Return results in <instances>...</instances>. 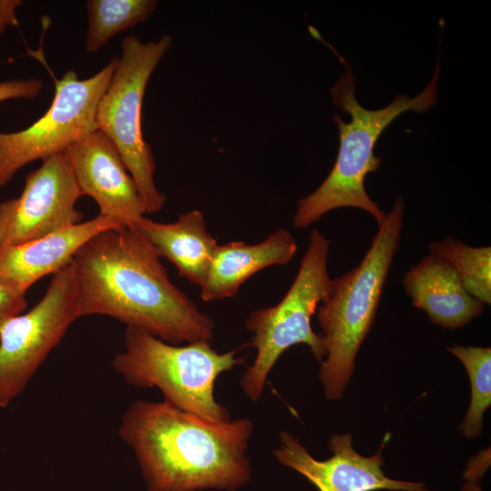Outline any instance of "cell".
<instances>
[{
    "label": "cell",
    "mask_w": 491,
    "mask_h": 491,
    "mask_svg": "<svg viewBox=\"0 0 491 491\" xmlns=\"http://www.w3.org/2000/svg\"><path fill=\"white\" fill-rule=\"evenodd\" d=\"M123 226L121 220L98 214L44 237L0 247V282L26 293L42 277L69 265L76 251L95 234Z\"/></svg>",
    "instance_id": "obj_13"
},
{
    "label": "cell",
    "mask_w": 491,
    "mask_h": 491,
    "mask_svg": "<svg viewBox=\"0 0 491 491\" xmlns=\"http://www.w3.org/2000/svg\"><path fill=\"white\" fill-rule=\"evenodd\" d=\"M80 318L71 263L54 274L43 298L0 333V407L19 396L70 326Z\"/></svg>",
    "instance_id": "obj_9"
},
{
    "label": "cell",
    "mask_w": 491,
    "mask_h": 491,
    "mask_svg": "<svg viewBox=\"0 0 491 491\" xmlns=\"http://www.w3.org/2000/svg\"><path fill=\"white\" fill-rule=\"evenodd\" d=\"M156 6L155 0H88L85 49L97 52L117 34L145 21Z\"/></svg>",
    "instance_id": "obj_17"
},
{
    "label": "cell",
    "mask_w": 491,
    "mask_h": 491,
    "mask_svg": "<svg viewBox=\"0 0 491 491\" xmlns=\"http://www.w3.org/2000/svg\"><path fill=\"white\" fill-rule=\"evenodd\" d=\"M296 251L293 235L283 228L257 244H218L205 279L199 286L200 297L205 302L234 297L252 276L266 267L287 264Z\"/></svg>",
    "instance_id": "obj_15"
},
{
    "label": "cell",
    "mask_w": 491,
    "mask_h": 491,
    "mask_svg": "<svg viewBox=\"0 0 491 491\" xmlns=\"http://www.w3.org/2000/svg\"><path fill=\"white\" fill-rule=\"evenodd\" d=\"M117 64L115 56L95 75L80 80L68 70L55 80L54 99L47 111L17 132H0V188L35 160L65 153L75 142L97 130L95 115Z\"/></svg>",
    "instance_id": "obj_8"
},
{
    "label": "cell",
    "mask_w": 491,
    "mask_h": 491,
    "mask_svg": "<svg viewBox=\"0 0 491 491\" xmlns=\"http://www.w3.org/2000/svg\"><path fill=\"white\" fill-rule=\"evenodd\" d=\"M161 258L132 225L95 234L71 261L79 316H111L172 345L211 342L214 320L171 282Z\"/></svg>",
    "instance_id": "obj_1"
},
{
    "label": "cell",
    "mask_w": 491,
    "mask_h": 491,
    "mask_svg": "<svg viewBox=\"0 0 491 491\" xmlns=\"http://www.w3.org/2000/svg\"><path fill=\"white\" fill-rule=\"evenodd\" d=\"M405 204L398 197L360 264L331 280L316 318L326 348L319 378L327 399H339L355 368L358 350L372 328L400 242Z\"/></svg>",
    "instance_id": "obj_4"
},
{
    "label": "cell",
    "mask_w": 491,
    "mask_h": 491,
    "mask_svg": "<svg viewBox=\"0 0 491 491\" xmlns=\"http://www.w3.org/2000/svg\"><path fill=\"white\" fill-rule=\"evenodd\" d=\"M131 225L176 267L181 276L198 286L204 283L218 243L200 210L182 214L172 223L143 215Z\"/></svg>",
    "instance_id": "obj_16"
},
{
    "label": "cell",
    "mask_w": 491,
    "mask_h": 491,
    "mask_svg": "<svg viewBox=\"0 0 491 491\" xmlns=\"http://www.w3.org/2000/svg\"><path fill=\"white\" fill-rule=\"evenodd\" d=\"M25 292L0 282V333L4 326L26 308Z\"/></svg>",
    "instance_id": "obj_20"
},
{
    "label": "cell",
    "mask_w": 491,
    "mask_h": 491,
    "mask_svg": "<svg viewBox=\"0 0 491 491\" xmlns=\"http://www.w3.org/2000/svg\"><path fill=\"white\" fill-rule=\"evenodd\" d=\"M429 253L449 262L466 291L485 305L491 304V247L471 246L446 237L432 242Z\"/></svg>",
    "instance_id": "obj_18"
},
{
    "label": "cell",
    "mask_w": 491,
    "mask_h": 491,
    "mask_svg": "<svg viewBox=\"0 0 491 491\" xmlns=\"http://www.w3.org/2000/svg\"><path fill=\"white\" fill-rule=\"evenodd\" d=\"M82 195L92 197L99 214L131 225L145 215L136 185L112 140L95 130L65 152Z\"/></svg>",
    "instance_id": "obj_12"
},
{
    "label": "cell",
    "mask_w": 491,
    "mask_h": 491,
    "mask_svg": "<svg viewBox=\"0 0 491 491\" xmlns=\"http://www.w3.org/2000/svg\"><path fill=\"white\" fill-rule=\"evenodd\" d=\"M336 54L345 73L330 89L334 104L351 116L349 123L335 113L334 121L339 130V149L329 175L311 194L297 202L293 225L305 228L318 221L327 212L340 207H357L374 216L381 224L386 214L373 201L365 188L367 174L377 171L381 158L374 154L376 142L382 132L398 115L412 110L424 113L437 104L439 60L426 87L416 96L397 95L382 109L368 110L357 102L356 78L346 61Z\"/></svg>",
    "instance_id": "obj_3"
},
{
    "label": "cell",
    "mask_w": 491,
    "mask_h": 491,
    "mask_svg": "<svg viewBox=\"0 0 491 491\" xmlns=\"http://www.w3.org/2000/svg\"><path fill=\"white\" fill-rule=\"evenodd\" d=\"M403 284L412 305L444 328H462L485 308V304L466 291L454 266L434 254L429 253L412 266L405 274Z\"/></svg>",
    "instance_id": "obj_14"
},
{
    "label": "cell",
    "mask_w": 491,
    "mask_h": 491,
    "mask_svg": "<svg viewBox=\"0 0 491 491\" xmlns=\"http://www.w3.org/2000/svg\"><path fill=\"white\" fill-rule=\"evenodd\" d=\"M172 42L170 35L148 42L135 35L125 37L95 115L97 130L118 149L136 185L145 214L160 211L166 197L154 181L155 164L151 145L142 133V105L147 83Z\"/></svg>",
    "instance_id": "obj_7"
},
{
    "label": "cell",
    "mask_w": 491,
    "mask_h": 491,
    "mask_svg": "<svg viewBox=\"0 0 491 491\" xmlns=\"http://www.w3.org/2000/svg\"><path fill=\"white\" fill-rule=\"evenodd\" d=\"M124 345L112 366L127 384L157 387L164 400L205 419L230 420L214 389L219 375L244 363L239 349L219 353L210 341L172 345L133 327L125 328Z\"/></svg>",
    "instance_id": "obj_5"
},
{
    "label": "cell",
    "mask_w": 491,
    "mask_h": 491,
    "mask_svg": "<svg viewBox=\"0 0 491 491\" xmlns=\"http://www.w3.org/2000/svg\"><path fill=\"white\" fill-rule=\"evenodd\" d=\"M82 196L66 153L30 172L16 198L0 202V247L35 240L81 223Z\"/></svg>",
    "instance_id": "obj_10"
},
{
    "label": "cell",
    "mask_w": 491,
    "mask_h": 491,
    "mask_svg": "<svg viewBox=\"0 0 491 491\" xmlns=\"http://www.w3.org/2000/svg\"><path fill=\"white\" fill-rule=\"evenodd\" d=\"M250 419L213 421L169 402L138 399L118 429L135 453L147 491H234L251 479Z\"/></svg>",
    "instance_id": "obj_2"
},
{
    "label": "cell",
    "mask_w": 491,
    "mask_h": 491,
    "mask_svg": "<svg viewBox=\"0 0 491 491\" xmlns=\"http://www.w3.org/2000/svg\"><path fill=\"white\" fill-rule=\"evenodd\" d=\"M43 85L37 78L0 82V103L11 99H34L41 93Z\"/></svg>",
    "instance_id": "obj_21"
},
{
    "label": "cell",
    "mask_w": 491,
    "mask_h": 491,
    "mask_svg": "<svg viewBox=\"0 0 491 491\" xmlns=\"http://www.w3.org/2000/svg\"><path fill=\"white\" fill-rule=\"evenodd\" d=\"M446 350L464 365L470 379L471 400L459 430L466 438L482 433L483 415L491 404V348L454 346Z\"/></svg>",
    "instance_id": "obj_19"
},
{
    "label": "cell",
    "mask_w": 491,
    "mask_h": 491,
    "mask_svg": "<svg viewBox=\"0 0 491 491\" xmlns=\"http://www.w3.org/2000/svg\"><path fill=\"white\" fill-rule=\"evenodd\" d=\"M329 248V240L314 229L296 278L282 300L274 306L253 310L246 320L256 356L242 375L240 385L253 402L260 399L272 367L289 347L306 344L318 361L326 356L322 336L313 331L311 318L331 284Z\"/></svg>",
    "instance_id": "obj_6"
},
{
    "label": "cell",
    "mask_w": 491,
    "mask_h": 491,
    "mask_svg": "<svg viewBox=\"0 0 491 491\" xmlns=\"http://www.w3.org/2000/svg\"><path fill=\"white\" fill-rule=\"evenodd\" d=\"M371 456L359 455L352 446L351 434L331 436L329 449L333 456L326 460L315 459L289 432L280 433V446L274 450L276 459L306 476L319 491H428L425 484L387 477L383 469L382 449Z\"/></svg>",
    "instance_id": "obj_11"
},
{
    "label": "cell",
    "mask_w": 491,
    "mask_h": 491,
    "mask_svg": "<svg viewBox=\"0 0 491 491\" xmlns=\"http://www.w3.org/2000/svg\"><path fill=\"white\" fill-rule=\"evenodd\" d=\"M23 4L21 0H0V35L4 34L7 27L18 25L15 10Z\"/></svg>",
    "instance_id": "obj_22"
}]
</instances>
